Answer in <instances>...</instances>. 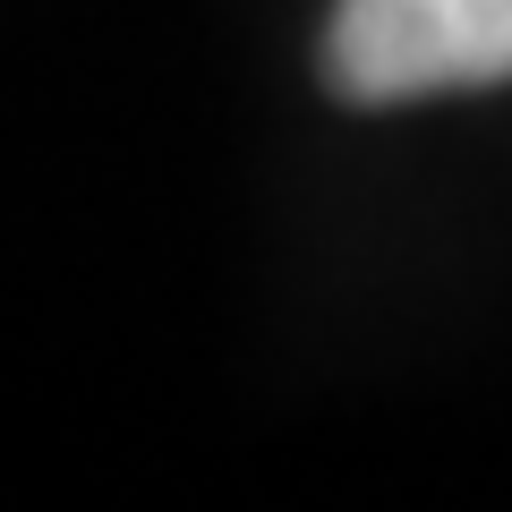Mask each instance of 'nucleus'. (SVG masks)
<instances>
[{"label":"nucleus","mask_w":512,"mask_h":512,"mask_svg":"<svg viewBox=\"0 0 512 512\" xmlns=\"http://www.w3.org/2000/svg\"><path fill=\"white\" fill-rule=\"evenodd\" d=\"M325 77L342 103H419V94L504 86L512 0H333Z\"/></svg>","instance_id":"f257e3e1"}]
</instances>
